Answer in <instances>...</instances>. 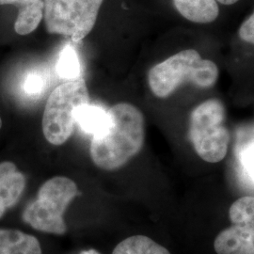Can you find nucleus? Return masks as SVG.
<instances>
[{"mask_svg": "<svg viewBox=\"0 0 254 254\" xmlns=\"http://www.w3.org/2000/svg\"><path fill=\"white\" fill-rule=\"evenodd\" d=\"M56 70L60 77L68 81L76 80L80 77L81 67L79 57L73 46L68 45L61 51L56 65Z\"/></svg>", "mask_w": 254, "mask_h": 254, "instance_id": "14", "label": "nucleus"}, {"mask_svg": "<svg viewBox=\"0 0 254 254\" xmlns=\"http://www.w3.org/2000/svg\"><path fill=\"white\" fill-rule=\"evenodd\" d=\"M50 82L49 73L46 69L38 68L28 72L23 84V89L29 96H40L46 91Z\"/></svg>", "mask_w": 254, "mask_h": 254, "instance_id": "15", "label": "nucleus"}, {"mask_svg": "<svg viewBox=\"0 0 254 254\" xmlns=\"http://www.w3.org/2000/svg\"><path fill=\"white\" fill-rule=\"evenodd\" d=\"M26 176L17 171L15 164L0 163V218L21 199L26 189Z\"/></svg>", "mask_w": 254, "mask_h": 254, "instance_id": "8", "label": "nucleus"}, {"mask_svg": "<svg viewBox=\"0 0 254 254\" xmlns=\"http://www.w3.org/2000/svg\"><path fill=\"white\" fill-rule=\"evenodd\" d=\"M79 254H101L100 253H98L96 250H86V251H82L81 253Z\"/></svg>", "mask_w": 254, "mask_h": 254, "instance_id": "20", "label": "nucleus"}, {"mask_svg": "<svg viewBox=\"0 0 254 254\" xmlns=\"http://www.w3.org/2000/svg\"><path fill=\"white\" fill-rule=\"evenodd\" d=\"M216 1H218L219 3L224 4V5H232V4H235L239 0H216Z\"/></svg>", "mask_w": 254, "mask_h": 254, "instance_id": "19", "label": "nucleus"}, {"mask_svg": "<svg viewBox=\"0 0 254 254\" xmlns=\"http://www.w3.org/2000/svg\"><path fill=\"white\" fill-rule=\"evenodd\" d=\"M112 254H171L163 246L150 237L134 236L119 243Z\"/></svg>", "mask_w": 254, "mask_h": 254, "instance_id": "12", "label": "nucleus"}, {"mask_svg": "<svg viewBox=\"0 0 254 254\" xmlns=\"http://www.w3.org/2000/svg\"><path fill=\"white\" fill-rule=\"evenodd\" d=\"M109 127L92 137L91 157L98 168L114 171L140 152L145 139V122L139 109L120 103L109 109Z\"/></svg>", "mask_w": 254, "mask_h": 254, "instance_id": "1", "label": "nucleus"}, {"mask_svg": "<svg viewBox=\"0 0 254 254\" xmlns=\"http://www.w3.org/2000/svg\"><path fill=\"white\" fill-rule=\"evenodd\" d=\"M74 122L80 127L82 132L95 136L109 127L110 122L109 110L88 103L76 109Z\"/></svg>", "mask_w": 254, "mask_h": 254, "instance_id": "11", "label": "nucleus"}, {"mask_svg": "<svg viewBox=\"0 0 254 254\" xmlns=\"http://www.w3.org/2000/svg\"><path fill=\"white\" fill-rule=\"evenodd\" d=\"M239 37L247 43L254 45V10L239 28Z\"/></svg>", "mask_w": 254, "mask_h": 254, "instance_id": "17", "label": "nucleus"}, {"mask_svg": "<svg viewBox=\"0 0 254 254\" xmlns=\"http://www.w3.org/2000/svg\"><path fill=\"white\" fill-rule=\"evenodd\" d=\"M0 254H42V248L35 236L0 228Z\"/></svg>", "mask_w": 254, "mask_h": 254, "instance_id": "9", "label": "nucleus"}, {"mask_svg": "<svg viewBox=\"0 0 254 254\" xmlns=\"http://www.w3.org/2000/svg\"><path fill=\"white\" fill-rule=\"evenodd\" d=\"M77 194V186L72 179L53 177L43 184L36 200L27 204L22 218L37 231L64 235L67 231L64 213Z\"/></svg>", "mask_w": 254, "mask_h": 254, "instance_id": "3", "label": "nucleus"}, {"mask_svg": "<svg viewBox=\"0 0 254 254\" xmlns=\"http://www.w3.org/2000/svg\"><path fill=\"white\" fill-rule=\"evenodd\" d=\"M173 3L183 17L194 23H211L219 13L216 0H173Z\"/></svg>", "mask_w": 254, "mask_h": 254, "instance_id": "10", "label": "nucleus"}, {"mask_svg": "<svg viewBox=\"0 0 254 254\" xmlns=\"http://www.w3.org/2000/svg\"><path fill=\"white\" fill-rule=\"evenodd\" d=\"M232 225L219 233L214 242L218 254H254V197L236 200L229 210Z\"/></svg>", "mask_w": 254, "mask_h": 254, "instance_id": "7", "label": "nucleus"}, {"mask_svg": "<svg viewBox=\"0 0 254 254\" xmlns=\"http://www.w3.org/2000/svg\"><path fill=\"white\" fill-rule=\"evenodd\" d=\"M47 31L79 42L94 27L104 0H44Z\"/></svg>", "mask_w": 254, "mask_h": 254, "instance_id": "6", "label": "nucleus"}, {"mask_svg": "<svg viewBox=\"0 0 254 254\" xmlns=\"http://www.w3.org/2000/svg\"><path fill=\"white\" fill-rule=\"evenodd\" d=\"M2 127V120H1V117H0V128Z\"/></svg>", "mask_w": 254, "mask_h": 254, "instance_id": "21", "label": "nucleus"}, {"mask_svg": "<svg viewBox=\"0 0 254 254\" xmlns=\"http://www.w3.org/2000/svg\"><path fill=\"white\" fill-rule=\"evenodd\" d=\"M238 158L246 173L254 181V136L238 147Z\"/></svg>", "mask_w": 254, "mask_h": 254, "instance_id": "16", "label": "nucleus"}, {"mask_svg": "<svg viewBox=\"0 0 254 254\" xmlns=\"http://www.w3.org/2000/svg\"><path fill=\"white\" fill-rule=\"evenodd\" d=\"M224 120V107L217 99L201 103L191 113V143L200 158L209 163H218L227 154L230 133Z\"/></svg>", "mask_w": 254, "mask_h": 254, "instance_id": "5", "label": "nucleus"}, {"mask_svg": "<svg viewBox=\"0 0 254 254\" xmlns=\"http://www.w3.org/2000/svg\"><path fill=\"white\" fill-rule=\"evenodd\" d=\"M44 0L21 8L14 23L15 32L19 35H27L33 32L44 18Z\"/></svg>", "mask_w": 254, "mask_h": 254, "instance_id": "13", "label": "nucleus"}, {"mask_svg": "<svg viewBox=\"0 0 254 254\" xmlns=\"http://www.w3.org/2000/svg\"><path fill=\"white\" fill-rule=\"evenodd\" d=\"M218 77L217 64L201 59L194 49H187L151 68L148 83L156 97L166 98L184 82H191L199 88H210Z\"/></svg>", "mask_w": 254, "mask_h": 254, "instance_id": "2", "label": "nucleus"}, {"mask_svg": "<svg viewBox=\"0 0 254 254\" xmlns=\"http://www.w3.org/2000/svg\"><path fill=\"white\" fill-rule=\"evenodd\" d=\"M40 0H0V5H16L20 8L26 7Z\"/></svg>", "mask_w": 254, "mask_h": 254, "instance_id": "18", "label": "nucleus"}, {"mask_svg": "<svg viewBox=\"0 0 254 254\" xmlns=\"http://www.w3.org/2000/svg\"><path fill=\"white\" fill-rule=\"evenodd\" d=\"M90 102L86 82L82 78L67 81L49 95L42 127L46 140L53 145L65 143L73 134L76 109Z\"/></svg>", "mask_w": 254, "mask_h": 254, "instance_id": "4", "label": "nucleus"}]
</instances>
